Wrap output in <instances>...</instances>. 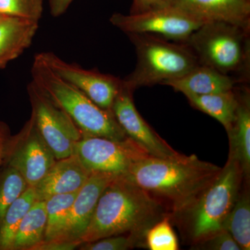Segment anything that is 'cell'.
Returning a JSON list of instances; mask_svg holds the SVG:
<instances>
[{
    "label": "cell",
    "mask_w": 250,
    "mask_h": 250,
    "mask_svg": "<svg viewBox=\"0 0 250 250\" xmlns=\"http://www.w3.org/2000/svg\"><path fill=\"white\" fill-rule=\"evenodd\" d=\"M164 207L124 176L117 177L104 190L80 243L118 235L144 239L146 231L167 215Z\"/></svg>",
    "instance_id": "2"
},
{
    "label": "cell",
    "mask_w": 250,
    "mask_h": 250,
    "mask_svg": "<svg viewBox=\"0 0 250 250\" xmlns=\"http://www.w3.org/2000/svg\"><path fill=\"white\" fill-rule=\"evenodd\" d=\"M11 136L9 125L4 122L0 121V166L4 163L6 146Z\"/></svg>",
    "instance_id": "31"
},
{
    "label": "cell",
    "mask_w": 250,
    "mask_h": 250,
    "mask_svg": "<svg viewBox=\"0 0 250 250\" xmlns=\"http://www.w3.org/2000/svg\"><path fill=\"white\" fill-rule=\"evenodd\" d=\"M46 227L45 202L36 200L18 227L12 250H34L45 241Z\"/></svg>",
    "instance_id": "20"
},
{
    "label": "cell",
    "mask_w": 250,
    "mask_h": 250,
    "mask_svg": "<svg viewBox=\"0 0 250 250\" xmlns=\"http://www.w3.org/2000/svg\"><path fill=\"white\" fill-rule=\"evenodd\" d=\"M3 17H5V16H1V15H0V19H1V18H2Z\"/></svg>",
    "instance_id": "33"
},
{
    "label": "cell",
    "mask_w": 250,
    "mask_h": 250,
    "mask_svg": "<svg viewBox=\"0 0 250 250\" xmlns=\"http://www.w3.org/2000/svg\"><path fill=\"white\" fill-rule=\"evenodd\" d=\"M192 248L198 250H241L231 235L225 229Z\"/></svg>",
    "instance_id": "28"
},
{
    "label": "cell",
    "mask_w": 250,
    "mask_h": 250,
    "mask_svg": "<svg viewBox=\"0 0 250 250\" xmlns=\"http://www.w3.org/2000/svg\"><path fill=\"white\" fill-rule=\"evenodd\" d=\"M31 73L32 82L66 112L83 136L117 141L129 139L111 111L100 107L83 92L60 78L38 54L34 57Z\"/></svg>",
    "instance_id": "5"
},
{
    "label": "cell",
    "mask_w": 250,
    "mask_h": 250,
    "mask_svg": "<svg viewBox=\"0 0 250 250\" xmlns=\"http://www.w3.org/2000/svg\"><path fill=\"white\" fill-rule=\"evenodd\" d=\"M78 192L53 195L45 200L47 227L43 242L53 241L62 233Z\"/></svg>",
    "instance_id": "23"
},
{
    "label": "cell",
    "mask_w": 250,
    "mask_h": 250,
    "mask_svg": "<svg viewBox=\"0 0 250 250\" xmlns=\"http://www.w3.org/2000/svg\"><path fill=\"white\" fill-rule=\"evenodd\" d=\"M73 154L90 172L125 176L134 163L149 156L128 139L113 141L99 136H83L74 146Z\"/></svg>",
    "instance_id": "10"
},
{
    "label": "cell",
    "mask_w": 250,
    "mask_h": 250,
    "mask_svg": "<svg viewBox=\"0 0 250 250\" xmlns=\"http://www.w3.org/2000/svg\"><path fill=\"white\" fill-rule=\"evenodd\" d=\"M246 188L239 192L232 209L224 224L223 229L228 231L242 250L250 249V197Z\"/></svg>",
    "instance_id": "21"
},
{
    "label": "cell",
    "mask_w": 250,
    "mask_h": 250,
    "mask_svg": "<svg viewBox=\"0 0 250 250\" xmlns=\"http://www.w3.org/2000/svg\"><path fill=\"white\" fill-rule=\"evenodd\" d=\"M79 243H56V242H44L36 246L34 250H72L79 248Z\"/></svg>",
    "instance_id": "30"
},
{
    "label": "cell",
    "mask_w": 250,
    "mask_h": 250,
    "mask_svg": "<svg viewBox=\"0 0 250 250\" xmlns=\"http://www.w3.org/2000/svg\"><path fill=\"white\" fill-rule=\"evenodd\" d=\"M200 65L250 83V27L234 23L205 22L184 42Z\"/></svg>",
    "instance_id": "4"
},
{
    "label": "cell",
    "mask_w": 250,
    "mask_h": 250,
    "mask_svg": "<svg viewBox=\"0 0 250 250\" xmlns=\"http://www.w3.org/2000/svg\"><path fill=\"white\" fill-rule=\"evenodd\" d=\"M238 85L228 91L208 95H192L186 98L191 106L215 118L228 131L234 121L238 108Z\"/></svg>",
    "instance_id": "19"
},
{
    "label": "cell",
    "mask_w": 250,
    "mask_h": 250,
    "mask_svg": "<svg viewBox=\"0 0 250 250\" xmlns=\"http://www.w3.org/2000/svg\"><path fill=\"white\" fill-rule=\"evenodd\" d=\"M38 54L60 78L83 92L100 107L111 111L112 105L123 84V80L102 73L98 69L87 70L77 64L70 63L52 52Z\"/></svg>",
    "instance_id": "11"
},
{
    "label": "cell",
    "mask_w": 250,
    "mask_h": 250,
    "mask_svg": "<svg viewBox=\"0 0 250 250\" xmlns=\"http://www.w3.org/2000/svg\"><path fill=\"white\" fill-rule=\"evenodd\" d=\"M133 93L123 82L111 107L113 116L126 136L149 156L166 158L179 155L180 153L161 139L143 119L135 106Z\"/></svg>",
    "instance_id": "12"
},
{
    "label": "cell",
    "mask_w": 250,
    "mask_h": 250,
    "mask_svg": "<svg viewBox=\"0 0 250 250\" xmlns=\"http://www.w3.org/2000/svg\"><path fill=\"white\" fill-rule=\"evenodd\" d=\"M43 13V0H0V15L39 22Z\"/></svg>",
    "instance_id": "26"
},
{
    "label": "cell",
    "mask_w": 250,
    "mask_h": 250,
    "mask_svg": "<svg viewBox=\"0 0 250 250\" xmlns=\"http://www.w3.org/2000/svg\"><path fill=\"white\" fill-rule=\"evenodd\" d=\"M144 247L150 250H177L179 240L168 215L152 225L145 233Z\"/></svg>",
    "instance_id": "25"
},
{
    "label": "cell",
    "mask_w": 250,
    "mask_h": 250,
    "mask_svg": "<svg viewBox=\"0 0 250 250\" xmlns=\"http://www.w3.org/2000/svg\"><path fill=\"white\" fill-rule=\"evenodd\" d=\"M28 187L17 170L10 166H0V225L9 206Z\"/></svg>",
    "instance_id": "24"
},
{
    "label": "cell",
    "mask_w": 250,
    "mask_h": 250,
    "mask_svg": "<svg viewBox=\"0 0 250 250\" xmlns=\"http://www.w3.org/2000/svg\"><path fill=\"white\" fill-rule=\"evenodd\" d=\"M134 46V70L123 79L131 91L143 86L161 84L186 75L200 65L195 54L184 42L166 40L147 34H126Z\"/></svg>",
    "instance_id": "6"
},
{
    "label": "cell",
    "mask_w": 250,
    "mask_h": 250,
    "mask_svg": "<svg viewBox=\"0 0 250 250\" xmlns=\"http://www.w3.org/2000/svg\"><path fill=\"white\" fill-rule=\"evenodd\" d=\"M110 22L126 34H152L178 42H185L207 22L168 4L139 14H113Z\"/></svg>",
    "instance_id": "7"
},
{
    "label": "cell",
    "mask_w": 250,
    "mask_h": 250,
    "mask_svg": "<svg viewBox=\"0 0 250 250\" xmlns=\"http://www.w3.org/2000/svg\"><path fill=\"white\" fill-rule=\"evenodd\" d=\"M116 177L111 174L92 172L86 183L77 193L62 233L53 241L48 242L82 244L80 238L89 225L100 197Z\"/></svg>",
    "instance_id": "13"
},
{
    "label": "cell",
    "mask_w": 250,
    "mask_h": 250,
    "mask_svg": "<svg viewBox=\"0 0 250 250\" xmlns=\"http://www.w3.org/2000/svg\"><path fill=\"white\" fill-rule=\"evenodd\" d=\"M91 174L74 154L57 159L34 188L36 200L45 201L53 195L80 191Z\"/></svg>",
    "instance_id": "14"
},
{
    "label": "cell",
    "mask_w": 250,
    "mask_h": 250,
    "mask_svg": "<svg viewBox=\"0 0 250 250\" xmlns=\"http://www.w3.org/2000/svg\"><path fill=\"white\" fill-rule=\"evenodd\" d=\"M39 22L14 17L0 19V70L30 47Z\"/></svg>",
    "instance_id": "18"
},
{
    "label": "cell",
    "mask_w": 250,
    "mask_h": 250,
    "mask_svg": "<svg viewBox=\"0 0 250 250\" xmlns=\"http://www.w3.org/2000/svg\"><path fill=\"white\" fill-rule=\"evenodd\" d=\"M238 106L236 117L228 130L229 156L238 161L246 183L250 177V90L249 83L238 85Z\"/></svg>",
    "instance_id": "16"
},
{
    "label": "cell",
    "mask_w": 250,
    "mask_h": 250,
    "mask_svg": "<svg viewBox=\"0 0 250 250\" xmlns=\"http://www.w3.org/2000/svg\"><path fill=\"white\" fill-rule=\"evenodd\" d=\"M57 161L32 116L6 146L3 165L18 171L30 187H35Z\"/></svg>",
    "instance_id": "9"
},
{
    "label": "cell",
    "mask_w": 250,
    "mask_h": 250,
    "mask_svg": "<svg viewBox=\"0 0 250 250\" xmlns=\"http://www.w3.org/2000/svg\"><path fill=\"white\" fill-rule=\"evenodd\" d=\"M238 84L241 83L236 79L200 64L183 76L161 83L183 93L186 97L228 91Z\"/></svg>",
    "instance_id": "17"
},
{
    "label": "cell",
    "mask_w": 250,
    "mask_h": 250,
    "mask_svg": "<svg viewBox=\"0 0 250 250\" xmlns=\"http://www.w3.org/2000/svg\"><path fill=\"white\" fill-rule=\"evenodd\" d=\"M205 22L222 21L250 27V0H166Z\"/></svg>",
    "instance_id": "15"
},
{
    "label": "cell",
    "mask_w": 250,
    "mask_h": 250,
    "mask_svg": "<svg viewBox=\"0 0 250 250\" xmlns=\"http://www.w3.org/2000/svg\"><path fill=\"white\" fill-rule=\"evenodd\" d=\"M166 4V0H133L129 14H139Z\"/></svg>",
    "instance_id": "29"
},
{
    "label": "cell",
    "mask_w": 250,
    "mask_h": 250,
    "mask_svg": "<svg viewBox=\"0 0 250 250\" xmlns=\"http://www.w3.org/2000/svg\"><path fill=\"white\" fill-rule=\"evenodd\" d=\"M238 161L228 160L208 185L185 207L168 215L187 244L196 246L223 230L244 183Z\"/></svg>",
    "instance_id": "3"
},
{
    "label": "cell",
    "mask_w": 250,
    "mask_h": 250,
    "mask_svg": "<svg viewBox=\"0 0 250 250\" xmlns=\"http://www.w3.org/2000/svg\"><path fill=\"white\" fill-rule=\"evenodd\" d=\"M27 93L31 116L56 159L72 155L75 143L83 136L82 131L66 112L32 81L27 85Z\"/></svg>",
    "instance_id": "8"
},
{
    "label": "cell",
    "mask_w": 250,
    "mask_h": 250,
    "mask_svg": "<svg viewBox=\"0 0 250 250\" xmlns=\"http://www.w3.org/2000/svg\"><path fill=\"white\" fill-rule=\"evenodd\" d=\"M144 247V239L134 235L123 234L101 238L81 244V250H126Z\"/></svg>",
    "instance_id": "27"
},
{
    "label": "cell",
    "mask_w": 250,
    "mask_h": 250,
    "mask_svg": "<svg viewBox=\"0 0 250 250\" xmlns=\"http://www.w3.org/2000/svg\"><path fill=\"white\" fill-rule=\"evenodd\" d=\"M74 0H49V11L53 17H59L66 12Z\"/></svg>",
    "instance_id": "32"
},
{
    "label": "cell",
    "mask_w": 250,
    "mask_h": 250,
    "mask_svg": "<svg viewBox=\"0 0 250 250\" xmlns=\"http://www.w3.org/2000/svg\"><path fill=\"white\" fill-rule=\"evenodd\" d=\"M35 201L34 187H28L9 206L0 225V250H12L18 227Z\"/></svg>",
    "instance_id": "22"
},
{
    "label": "cell",
    "mask_w": 250,
    "mask_h": 250,
    "mask_svg": "<svg viewBox=\"0 0 250 250\" xmlns=\"http://www.w3.org/2000/svg\"><path fill=\"white\" fill-rule=\"evenodd\" d=\"M221 167L197 156H148L134 163L128 180L160 204L167 214L177 211L196 197L216 177Z\"/></svg>",
    "instance_id": "1"
}]
</instances>
